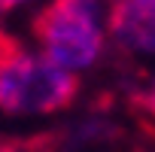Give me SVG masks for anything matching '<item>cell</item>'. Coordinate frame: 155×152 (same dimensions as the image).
Wrapping results in <instances>:
<instances>
[{
  "label": "cell",
  "instance_id": "obj_1",
  "mask_svg": "<svg viewBox=\"0 0 155 152\" xmlns=\"http://www.w3.org/2000/svg\"><path fill=\"white\" fill-rule=\"evenodd\" d=\"M79 94V79L49 61L31 55L0 28V110L12 116H46L67 110Z\"/></svg>",
  "mask_w": 155,
  "mask_h": 152
},
{
  "label": "cell",
  "instance_id": "obj_2",
  "mask_svg": "<svg viewBox=\"0 0 155 152\" xmlns=\"http://www.w3.org/2000/svg\"><path fill=\"white\" fill-rule=\"evenodd\" d=\"M43 55L64 70H85L104 52L97 0H52L31 21Z\"/></svg>",
  "mask_w": 155,
  "mask_h": 152
},
{
  "label": "cell",
  "instance_id": "obj_3",
  "mask_svg": "<svg viewBox=\"0 0 155 152\" xmlns=\"http://www.w3.org/2000/svg\"><path fill=\"white\" fill-rule=\"evenodd\" d=\"M107 21L119 46L155 55V0H113Z\"/></svg>",
  "mask_w": 155,
  "mask_h": 152
},
{
  "label": "cell",
  "instance_id": "obj_4",
  "mask_svg": "<svg viewBox=\"0 0 155 152\" xmlns=\"http://www.w3.org/2000/svg\"><path fill=\"white\" fill-rule=\"evenodd\" d=\"M0 152H37L31 143H15V140H0Z\"/></svg>",
  "mask_w": 155,
  "mask_h": 152
},
{
  "label": "cell",
  "instance_id": "obj_5",
  "mask_svg": "<svg viewBox=\"0 0 155 152\" xmlns=\"http://www.w3.org/2000/svg\"><path fill=\"white\" fill-rule=\"evenodd\" d=\"M143 107H146V110L155 116V85H152V88H149V94L143 97Z\"/></svg>",
  "mask_w": 155,
  "mask_h": 152
},
{
  "label": "cell",
  "instance_id": "obj_6",
  "mask_svg": "<svg viewBox=\"0 0 155 152\" xmlns=\"http://www.w3.org/2000/svg\"><path fill=\"white\" fill-rule=\"evenodd\" d=\"M21 3H28V0H0V12H9V9H15Z\"/></svg>",
  "mask_w": 155,
  "mask_h": 152
}]
</instances>
